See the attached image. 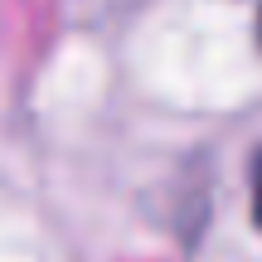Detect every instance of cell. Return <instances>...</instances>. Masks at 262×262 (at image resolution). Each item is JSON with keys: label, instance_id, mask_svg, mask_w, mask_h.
<instances>
[{"label": "cell", "instance_id": "obj_1", "mask_svg": "<svg viewBox=\"0 0 262 262\" xmlns=\"http://www.w3.org/2000/svg\"><path fill=\"white\" fill-rule=\"evenodd\" d=\"M253 219H257V228H262V150H257V160H253Z\"/></svg>", "mask_w": 262, "mask_h": 262}, {"label": "cell", "instance_id": "obj_2", "mask_svg": "<svg viewBox=\"0 0 262 262\" xmlns=\"http://www.w3.org/2000/svg\"><path fill=\"white\" fill-rule=\"evenodd\" d=\"M257 29H262V25H257Z\"/></svg>", "mask_w": 262, "mask_h": 262}]
</instances>
